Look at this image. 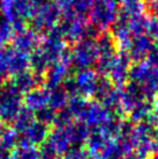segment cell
<instances>
[{
  "label": "cell",
  "mask_w": 158,
  "mask_h": 159,
  "mask_svg": "<svg viewBox=\"0 0 158 159\" xmlns=\"http://www.w3.org/2000/svg\"><path fill=\"white\" fill-rule=\"evenodd\" d=\"M128 80L136 85L148 100L158 93V58L155 51L149 57L132 64Z\"/></svg>",
  "instance_id": "cell-1"
},
{
  "label": "cell",
  "mask_w": 158,
  "mask_h": 159,
  "mask_svg": "<svg viewBox=\"0 0 158 159\" xmlns=\"http://www.w3.org/2000/svg\"><path fill=\"white\" fill-rule=\"evenodd\" d=\"M118 18V0H94L88 22L95 26L100 31H109Z\"/></svg>",
  "instance_id": "cell-2"
},
{
  "label": "cell",
  "mask_w": 158,
  "mask_h": 159,
  "mask_svg": "<svg viewBox=\"0 0 158 159\" xmlns=\"http://www.w3.org/2000/svg\"><path fill=\"white\" fill-rule=\"evenodd\" d=\"M63 13L55 0L39 6L29 20V27L39 35H44L57 26L62 20Z\"/></svg>",
  "instance_id": "cell-3"
},
{
  "label": "cell",
  "mask_w": 158,
  "mask_h": 159,
  "mask_svg": "<svg viewBox=\"0 0 158 159\" xmlns=\"http://www.w3.org/2000/svg\"><path fill=\"white\" fill-rule=\"evenodd\" d=\"M23 107V94L8 80L0 89V120L6 125L12 124Z\"/></svg>",
  "instance_id": "cell-4"
},
{
  "label": "cell",
  "mask_w": 158,
  "mask_h": 159,
  "mask_svg": "<svg viewBox=\"0 0 158 159\" xmlns=\"http://www.w3.org/2000/svg\"><path fill=\"white\" fill-rule=\"evenodd\" d=\"M156 133L154 125L148 122H140L132 127L129 136V142L132 146V151L140 158L145 159L152 155V138Z\"/></svg>",
  "instance_id": "cell-5"
},
{
  "label": "cell",
  "mask_w": 158,
  "mask_h": 159,
  "mask_svg": "<svg viewBox=\"0 0 158 159\" xmlns=\"http://www.w3.org/2000/svg\"><path fill=\"white\" fill-rule=\"evenodd\" d=\"M88 20L77 16L73 12L63 14L62 20L57 25L63 40L67 43L76 44L86 39V27Z\"/></svg>",
  "instance_id": "cell-6"
},
{
  "label": "cell",
  "mask_w": 158,
  "mask_h": 159,
  "mask_svg": "<svg viewBox=\"0 0 158 159\" xmlns=\"http://www.w3.org/2000/svg\"><path fill=\"white\" fill-rule=\"evenodd\" d=\"M71 53H72V67H75L77 71L92 69L97 64L98 51L94 40L85 39L73 44V48L71 49Z\"/></svg>",
  "instance_id": "cell-7"
},
{
  "label": "cell",
  "mask_w": 158,
  "mask_h": 159,
  "mask_svg": "<svg viewBox=\"0 0 158 159\" xmlns=\"http://www.w3.org/2000/svg\"><path fill=\"white\" fill-rule=\"evenodd\" d=\"M130 67H132V59L129 58L128 53L118 51L106 77L112 81L114 87L121 89L128 83Z\"/></svg>",
  "instance_id": "cell-8"
},
{
  "label": "cell",
  "mask_w": 158,
  "mask_h": 159,
  "mask_svg": "<svg viewBox=\"0 0 158 159\" xmlns=\"http://www.w3.org/2000/svg\"><path fill=\"white\" fill-rule=\"evenodd\" d=\"M41 43V35L34 31L28 26L21 30L14 31L13 37L11 40V47L20 52L30 55L34 50L40 47Z\"/></svg>",
  "instance_id": "cell-9"
},
{
  "label": "cell",
  "mask_w": 158,
  "mask_h": 159,
  "mask_svg": "<svg viewBox=\"0 0 158 159\" xmlns=\"http://www.w3.org/2000/svg\"><path fill=\"white\" fill-rule=\"evenodd\" d=\"M73 78L78 89V94L80 97L85 98L87 100L91 98H94L98 81L100 78V75L95 72V70L87 69V70L77 71Z\"/></svg>",
  "instance_id": "cell-10"
},
{
  "label": "cell",
  "mask_w": 158,
  "mask_h": 159,
  "mask_svg": "<svg viewBox=\"0 0 158 159\" xmlns=\"http://www.w3.org/2000/svg\"><path fill=\"white\" fill-rule=\"evenodd\" d=\"M49 133H50V127L49 125L34 120L33 123L21 135H19V137H20L19 138V144L39 148L41 144H43L44 142L47 141Z\"/></svg>",
  "instance_id": "cell-11"
},
{
  "label": "cell",
  "mask_w": 158,
  "mask_h": 159,
  "mask_svg": "<svg viewBox=\"0 0 158 159\" xmlns=\"http://www.w3.org/2000/svg\"><path fill=\"white\" fill-rule=\"evenodd\" d=\"M5 65L7 75H15L29 70V55L14 50L12 47L5 49Z\"/></svg>",
  "instance_id": "cell-12"
},
{
  "label": "cell",
  "mask_w": 158,
  "mask_h": 159,
  "mask_svg": "<svg viewBox=\"0 0 158 159\" xmlns=\"http://www.w3.org/2000/svg\"><path fill=\"white\" fill-rule=\"evenodd\" d=\"M154 51V42L150 40L145 34H143V35L134 36L130 48H129L127 53L129 58L132 59V62L137 63L146 59Z\"/></svg>",
  "instance_id": "cell-13"
},
{
  "label": "cell",
  "mask_w": 158,
  "mask_h": 159,
  "mask_svg": "<svg viewBox=\"0 0 158 159\" xmlns=\"http://www.w3.org/2000/svg\"><path fill=\"white\" fill-rule=\"evenodd\" d=\"M110 115L112 113L107 111L100 102L97 100H92V101H88L87 108L81 122H84L91 129L99 128L109 119Z\"/></svg>",
  "instance_id": "cell-14"
},
{
  "label": "cell",
  "mask_w": 158,
  "mask_h": 159,
  "mask_svg": "<svg viewBox=\"0 0 158 159\" xmlns=\"http://www.w3.org/2000/svg\"><path fill=\"white\" fill-rule=\"evenodd\" d=\"M71 66H67L65 64L57 61L50 65L47 73L44 75V83L43 86L48 89H53L56 87L62 86V84L71 75Z\"/></svg>",
  "instance_id": "cell-15"
},
{
  "label": "cell",
  "mask_w": 158,
  "mask_h": 159,
  "mask_svg": "<svg viewBox=\"0 0 158 159\" xmlns=\"http://www.w3.org/2000/svg\"><path fill=\"white\" fill-rule=\"evenodd\" d=\"M8 81L21 94H26L27 92H29V91H31V89H35V87L43 86L44 77L36 75L30 70H27L21 72V73L13 75L11 78V80H8Z\"/></svg>",
  "instance_id": "cell-16"
},
{
  "label": "cell",
  "mask_w": 158,
  "mask_h": 159,
  "mask_svg": "<svg viewBox=\"0 0 158 159\" xmlns=\"http://www.w3.org/2000/svg\"><path fill=\"white\" fill-rule=\"evenodd\" d=\"M49 92L50 91L44 86H39L23 94V107L34 113L47 107L49 103Z\"/></svg>",
  "instance_id": "cell-17"
},
{
  "label": "cell",
  "mask_w": 158,
  "mask_h": 159,
  "mask_svg": "<svg viewBox=\"0 0 158 159\" xmlns=\"http://www.w3.org/2000/svg\"><path fill=\"white\" fill-rule=\"evenodd\" d=\"M90 136H88L87 141L85 143L86 149L85 150L88 152V155L91 156V158H95L101 156L107 146L114 139H109L104 133H101L98 128L95 129H90Z\"/></svg>",
  "instance_id": "cell-18"
},
{
  "label": "cell",
  "mask_w": 158,
  "mask_h": 159,
  "mask_svg": "<svg viewBox=\"0 0 158 159\" xmlns=\"http://www.w3.org/2000/svg\"><path fill=\"white\" fill-rule=\"evenodd\" d=\"M47 142L53 146V150L56 151L61 157L63 155H65L66 152L72 148L69 135L66 133V129L51 128L48 135V138H47Z\"/></svg>",
  "instance_id": "cell-19"
},
{
  "label": "cell",
  "mask_w": 158,
  "mask_h": 159,
  "mask_svg": "<svg viewBox=\"0 0 158 159\" xmlns=\"http://www.w3.org/2000/svg\"><path fill=\"white\" fill-rule=\"evenodd\" d=\"M118 15L126 20L138 18L145 15L144 0H118Z\"/></svg>",
  "instance_id": "cell-20"
},
{
  "label": "cell",
  "mask_w": 158,
  "mask_h": 159,
  "mask_svg": "<svg viewBox=\"0 0 158 159\" xmlns=\"http://www.w3.org/2000/svg\"><path fill=\"white\" fill-rule=\"evenodd\" d=\"M66 129V133L69 135L70 142L73 146H84L90 136V128L86 124L80 121H75Z\"/></svg>",
  "instance_id": "cell-21"
},
{
  "label": "cell",
  "mask_w": 158,
  "mask_h": 159,
  "mask_svg": "<svg viewBox=\"0 0 158 159\" xmlns=\"http://www.w3.org/2000/svg\"><path fill=\"white\" fill-rule=\"evenodd\" d=\"M50 65L51 64L49 62V59L40 48L34 50L29 55V70L34 75H40V77H44V75L47 73V71L50 67Z\"/></svg>",
  "instance_id": "cell-22"
},
{
  "label": "cell",
  "mask_w": 158,
  "mask_h": 159,
  "mask_svg": "<svg viewBox=\"0 0 158 159\" xmlns=\"http://www.w3.org/2000/svg\"><path fill=\"white\" fill-rule=\"evenodd\" d=\"M152 113V105L150 103V100H142L132 109L128 115V120L132 123H140L144 121H149Z\"/></svg>",
  "instance_id": "cell-23"
},
{
  "label": "cell",
  "mask_w": 158,
  "mask_h": 159,
  "mask_svg": "<svg viewBox=\"0 0 158 159\" xmlns=\"http://www.w3.org/2000/svg\"><path fill=\"white\" fill-rule=\"evenodd\" d=\"M88 105V100L85 98L77 95V97L69 98V101L66 105V111L71 114V116L73 117L75 121H83V117L85 115L86 108Z\"/></svg>",
  "instance_id": "cell-24"
},
{
  "label": "cell",
  "mask_w": 158,
  "mask_h": 159,
  "mask_svg": "<svg viewBox=\"0 0 158 159\" xmlns=\"http://www.w3.org/2000/svg\"><path fill=\"white\" fill-rule=\"evenodd\" d=\"M49 91L50 92H49L48 107H50L55 111H59L62 109H64L67 105V101H69V95L63 89V87L59 86V87L49 89Z\"/></svg>",
  "instance_id": "cell-25"
},
{
  "label": "cell",
  "mask_w": 158,
  "mask_h": 159,
  "mask_svg": "<svg viewBox=\"0 0 158 159\" xmlns=\"http://www.w3.org/2000/svg\"><path fill=\"white\" fill-rule=\"evenodd\" d=\"M34 120H35V113L29 111L26 107H22V109L20 111V113L16 115L14 122L12 123V125H13L12 128H13L19 135H21V134L33 123Z\"/></svg>",
  "instance_id": "cell-26"
},
{
  "label": "cell",
  "mask_w": 158,
  "mask_h": 159,
  "mask_svg": "<svg viewBox=\"0 0 158 159\" xmlns=\"http://www.w3.org/2000/svg\"><path fill=\"white\" fill-rule=\"evenodd\" d=\"M19 134L13 128L6 127L0 136V149L7 153H11L19 145Z\"/></svg>",
  "instance_id": "cell-27"
},
{
  "label": "cell",
  "mask_w": 158,
  "mask_h": 159,
  "mask_svg": "<svg viewBox=\"0 0 158 159\" xmlns=\"http://www.w3.org/2000/svg\"><path fill=\"white\" fill-rule=\"evenodd\" d=\"M11 159H40L39 148L19 144L12 151Z\"/></svg>",
  "instance_id": "cell-28"
},
{
  "label": "cell",
  "mask_w": 158,
  "mask_h": 159,
  "mask_svg": "<svg viewBox=\"0 0 158 159\" xmlns=\"http://www.w3.org/2000/svg\"><path fill=\"white\" fill-rule=\"evenodd\" d=\"M13 34L14 29L12 27V23L2 18L0 20V45L1 47H7V44L11 43Z\"/></svg>",
  "instance_id": "cell-29"
},
{
  "label": "cell",
  "mask_w": 158,
  "mask_h": 159,
  "mask_svg": "<svg viewBox=\"0 0 158 159\" xmlns=\"http://www.w3.org/2000/svg\"><path fill=\"white\" fill-rule=\"evenodd\" d=\"M75 122L73 117L71 116V114L66 111V108L62 109L59 111H56V115H55V119H53V128H62L65 129L67 128L69 125Z\"/></svg>",
  "instance_id": "cell-30"
},
{
  "label": "cell",
  "mask_w": 158,
  "mask_h": 159,
  "mask_svg": "<svg viewBox=\"0 0 158 159\" xmlns=\"http://www.w3.org/2000/svg\"><path fill=\"white\" fill-rule=\"evenodd\" d=\"M93 2H94V0H75L72 12L79 18L87 19L93 6Z\"/></svg>",
  "instance_id": "cell-31"
},
{
  "label": "cell",
  "mask_w": 158,
  "mask_h": 159,
  "mask_svg": "<svg viewBox=\"0 0 158 159\" xmlns=\"http://www.w3.org/2000/svg\"><path fill=\"white\" fill-rule=\"evenodd\" d=\"M55 115H56V111H53V109H51L50 107L47 106V107H44V108H42V109H40V111H36L35 120L50 127V125H53Z\"/></svg>",
  "instance_id": "cell-32"
},
{
  "label": "cell",
  "mask_w": 158,
  "mask_h": 159,
  "mask_svg": "<svg viewBox=\"0 0 158 159\" xmlns=\"http://www.w3.org/2000/svg\"><path fill=\"white\" fill-rule=\"evenodd\" d=\"M61 159H92L91 156L88 155V152L84 146H73L70 150L66 152L65 155H63Z\"/></svg>",
  "instance_id": "cell-33"
},
{
  "label": "cell",
  "mask_w": 158,
  "mask_h": 159,
  "mask_svg": "<svg viewBox=\"0 0 158 159\" xmlns=\"http://www.w3.org/2000/svg\"><path fill=\"white\" fill-rule=\"evenodd\" d=\"M39 153L40 159H61V156L53 150V148L47 141L39 146Z\"/></svg>",
  "instance_id": "cell-34"
},
{
  "label": "cell",
  "mask_w": 158,
  "mask_h": 159,
  "mask_svg": "<svg viewBox=\"0 0 158 159\" xmlns=\"http://www.w3.org/2000/svg\"><path fill=\"white\" fill-rule=\"evenodd\" d=\"M145 35L148 36L154 43L158 44V16L149 18Z\"/></svg>",
  "instance_id": "cell-35"
},
{
  "label": "cell",
  "mask_w": 158,
  "mask_h": 159,
  "mask_svg": "<svg viewBox=\"0 0 158 159\" xmlns=\"http://www.w3.org/2000/svg\"><path fill=\"white\" fill-rule=\"evenodd\" d=\"M55 2L61 8L62 13L66 14L72 12V7H73V4H75V0H55Z\"/></svg>",
  "instance_id": "cell-36"
},
{
  "label": "cell",
  "mask_w": 158,
  "mask_h": 159,
  "mask_svg": "<svg viewBox=\"0 0 158 159\" xmlns=\"http://www.w3.org/2000/svg\"><path fill=\"white\" fill-rule=\"evenodd\" d=\"M150 121L152 125L158 127V93L154 97V102H152V113L150 116Z\"/></svg>",
  "instance_id": "cell-37"
},
{
  "label": "cell",
  "mask_w": 158,
  "mask_h": 159,
  "mask_svg": "<svg viewBox=\"0 0 158 159\" xmlns=\"http://www.w3.org/2000/svg\"><path fill=\"white\" fill-rule=\"evenodd\" d=\"M152 153L158 155V131H156L152 138Z\"/></svg>",
  "instance_id": "cell-38"
},
{
  "label": "cell",
  "mask_w": 158,
  "mask_h": 159,
  "mask_svg": "<svg viewBox=\"0 0 158 159\" xmlns=\"http://www.w3.org/2000/svg\"><path fill=\"white\" fill-rule=\"evenodd\" d=\"M151 9L158 16V0H151Z\"/></svg>",
  "instance_id": "cell-39"
},
{
  "label": "cell",
  "mask_w": 158,
  "mask_h": 159,
  "mask_svg": "<svg viewBox=\"0 0 158 159\" xmlns=\"http://www.w3.org/2000/svg\"><path fill=\"white\" fill-rule=\"evenodd\" d=\"M122 159H142V158H140V157H138V156H136V155H132V153H130V155L123 157Z\"/></svg>",
  "instance_id": "cell-40"
},
{
  "label": "cell",
  "mask_w": 158,
  "mask_h": 159,
  "mask_svg": "<svg viewBox=\"0 0 158 159\" xmlns=\"http://www.w3.org/2000/svg\"><path fill=\"white\" fill-rule=\"evenodd\" d=\"M6 127H7V125H6V124H5L4 122L0 120V136H1V134L4 133V130H5V128H6Z\"/></svg>",
  "instance_id": "cell-41"
},
{
  "label": "cell",
  "mask_w": 158,
  "mask_h": 159,
  "mask_svg": "<svg viewBox=\"0 0 158 159\" xmlns=\"http://www.w3.org/2000/svg\"><path fill=\"white\" fill-rule=\"evenodd\" d=\"M151 159H158V155H155L154 157H152V158Z\"/></svg>",
  "instance_id": "cell-42"
},
{
  "label": "cell",
  "mask_w": 158,
  "mask_h": 159,
  "mask_svg": "<svg viewBox=\"0 0 158 159\" xmlns=\"http://www.w3.org/2000/svg\"><path fill=\"white\" fill-rule=\"evenodd\" d=\"M155 53H156V56H157V58H158V49H157V50L155 49Z\"/></svg>",
  "instance_id": "cell-43"
}]
</instances>
